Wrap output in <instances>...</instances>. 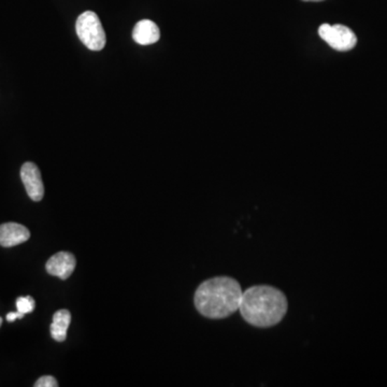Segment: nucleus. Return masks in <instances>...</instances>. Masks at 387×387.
I'll list each match as a JSON object with an SVG mask.
<instances>
[{
    "label": "nucleus",
    "instance_id": "nucleus-14",
    "mask_svg": "<svg viewBox=\"0 0 387 387\" xmlns=\"http://www.w3.org/2000/svg\"><path fill=\"white\" fill-rule=\"evenodd\" d=\"M1 324H3V319H1V317H0V326H1Z\"/></svg>",
    "mask_w": 387,
    "mask_h": 387
},
{
    "label": "nucleus",
    "instance_id": "nucleus-10",
    "mask_svg": "<svg viewBox=\"0 0 387 387\" xmlns=\"http://www.w3.org/2000/svg\"><path fill=\"white\" fill-rule=\"evenodd\" d=\"M34 305L36 303H34V299L30 296L18 298V301H16V309H18V312L23 314V315L34 311Z\"/></svg>",
    "mask_w": 387,
    "mask_h": 387
},
{
    "label": "nucleus",
    "instance_id": "nucleus-1",
    "mask_svg": "<svg viewBox=\"0 0 387 387\" xmlns=\"http://www.w3.org/2000/svg\"><path fill=\"white\" fill-rule=\"evenodd\" d=\"M241 315L250 325L268 328L282 321L287 312V299L275 287L257 285L243 291Z\"/></svg>",
    "mask_w": 387,
    "mask_h": 387
},
{
    "label": "nucleus",
    "instance_id": "nucleus-12",
    "mask_svg": "<svg viewBox=\"0 0 387 387\" xmlns=\"http://www.w3.org/2000/svg\"><path fill=\"white\" fill-rule=\"evenodd\" d=\"M23 314L20 313V312H10L7 314V321L8 322H14L15 320L22 319L23 317Z\"/></svg>",
    "mask_w": 387,
    "mask_h": 387
},
{
    "label": "nucleus",
    "instance_id": "nucleus-11",
    "mask_svg": "<svg viewBox=\"0 0 387 387\" xmlns=\"http://www.w3.org/2000/svg\"><path fill=\"white\" fill-rule=\"evenodd\" d=\"M58 385V381L52 376H41L37 382L34 383L36 387H56Z\"/></svg>",
    "mask_w": 387,
    "mask_h": 387
},
{
    "label": "nucleus",
    "instance_id": "nucleus-8",
    "mask_svg": "<svg viewBox=\"0 0 387 387\" xmlns=\"http://www.w3.org/2000/svg\"><path fill=\"white\" fill-rule=\"evenodd\" d=\"M133 38L137 44L141 46H149L155 44L161 38L159 28L154 22L150 20H143L138 22L133 28Z\"/></svg>",
    "mask_w": 387,
    "mask_h": 387
},
{
    "label": "nucleus",
    "instance_id": "nucleus-7",
    "mask_svg": "<svg viewBox=\"0 0 387 387\" xmlns=\"http://www.w3.org/2000/svg\"><path fill=\"white\" fill-rule=\"evenodd\" d=\"M29 230L18 223H6L0 225V245L11 248L22 244L29 239Z\"/></svg>",
    "mask_w": 387,
    "mask_h": 387
},
{
    "label": "nucleus",
    "instance_id": "nucleus-3",
    "mask_svg": "<svg viewBox=\"0 0 387 387\" xmlns=\"http://www.w3.org/2000/svg\"><path fill=\"white\" fill-rule=\"evenodd\" d=\"M77 34L82 44L92 51L105 48L107 38L98 15L93 11H85L77 20Z\"/></svg>",
    "mask_w": 387,
    "mask_h": 387
},
{
    "label": "nucleus",
    "instance_id": "nucleus-5",
    "mask_svg": "<svg viewBox=\"0 0 387 387\" xmlns=\"http://www.w3.org/2000/svg\"><path fill=\"white\" fill-rule=\"evenodd\" d=\"M21 179L30 199L40 202L44 196V186L39 168L34 163H25L21 168Z\"/></svg>",
    "mask_w": 387,
    "mask_h": 387
},
{
    "label": "nucleus",
    "instance_id": "nucleus-6",
    "mask_svg": "<svg viewBox=\"0 0 387 387\" xmlns=\"http://www.w3.org/2000/svg\"><path fill=\"white\" fill-rule=\"evenodd\" d=\"M76 266V257L72 253L58 252L48 259L46 268L51 275L66 280L72 275Z\"/></svg>",
    "mask_w": 387,
    "mask_h": 387
},
{
    "label": "nucleus",
    "instance_id": "nucleus-9",
    "mask_svg": "<svg viewBox=\"0 0 387 387\" xmlns=\"http://www.w3.org/2000/svg\"><path fill=\"white\" fill-rule=\"evenodd\" d=\"M70 322H72V314L68 310H60L56 312L53 316L50 328L53 339L58 342L65 341Z\"/></svg>",
    "mask_w": 387,
    "mask_h": 387
},
{
    "label": "nucleus",
    "instance_id": "nucleus-4",
    "mask_svg": "<svg viewBox=\"0 0 387 387\" xmlns=\"http://www.w3.org/2000/svg\"><path fill=\"white\" fill-rule=\"evenodd\" d=\"M320 37L337 51H350L356 46L358 38L350 28L340 24H323L319 28Z\"/></svg>",
    "mask_w": 387,
    "mask_h": 387
},
{
    "label": "nucleus",
    "instance_id": "nucleus-13",
    "mask_svg": "<svg viewBox=\"0 0 387 387\" xmlns=\"http://www.w3.org/2000/svg\"><path fill=\"white\" fill-rule=\"evenodd\" d=\"M303 1H315V3H319V1H323V0H303Z\"/></svg>",
    "mask_w": 387,
    "mask_h": 387
},
{
    "label": "nucleus",
    "instance_id": "nucleus-2",
    "mask_svg": "<svg viewBox=\"0 0 387 387\" xmlns=\"http://www.w3.org/2000/svg\"><path fill=\"white\" fill-rule=\"evenodd\" d=\"M242 294L237 280L216 277L198 287L194 303L199 313L208 319H225L239 309Z\"/></svg>",
    "mask_w": 387,
    "mask_h": 387
}]
</instances>
